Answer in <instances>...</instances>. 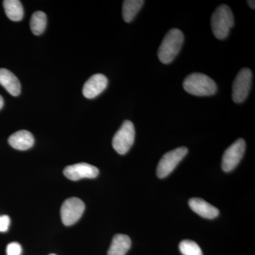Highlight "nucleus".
I'll use <instances>...</instances> for the list:
<instances>
[{
  "mask_svg": "<svg viewBox=\"0 0 255 255\" xmlns=\"http://www.w3.org/2000/svg\"><path fill=\"white\" fill-rule=\"evenodd\" d=\"M184 40V34L177 28H172L167 32L158 50V58L161 63H172L180 51Z\"/></svg>",
  "mask_w": 255,
  "mask_h": 255,
  "instance_id": "1",
  "label": "nucleus"
},
{
  "mask_svg": "<svg viewBox=\"0 0 255 255\" xmlns=\"http://www.w3.org/2000/svg\"><path fill=\"white\" fill-rule=\"evenodd\" d=\"M184 90L192 95L204 97L214 95L217 92L216 82L202 73H192L183 82Z\"/></svg>",
  "mask_w": 255,
  "mask_h": 255,
  "instance_id": "2",
  "label": "nucleus"
},
{
  "mask_svg": "<svg viewBox=\"0 0 255 255\" xmlns=\"http://www.w3.org/2000/svg\"><path fill=\"white\" fill-rule=\"evenodd\" d=\"M234 25V17L231 8L226 4H221L211 16V28L214 36L218 39L226 38L231 28Z\"/></svg>",
  "mask_w": 255,
  "mask_h": 255,
  "instance_id": "3",
  "label": "nucleus"
},
{
  "mask_svg": "<svg viewBox=\"0 0 255 255\" xmlns=\"http://www.w3.org/2000/svg\"><path fill=\"white\" fill-rule=\"evenodd\" d=\"M135 128L130 121H125L120 129L114 135L112 145L120 155L127 153L135 140Z\"/></svg>",
  "mask_w": 255,
  "mask_h": 255,
  "instance_id": "4",
  "label": "nucleus"
},
{
  "mask_svg": "<svg viewBox=\"0 0 255 255\" xmlns=\"http://www.w3.org/2000/svg\"><path fill=\"white\" fill-rule=\"evenodd\" d=\"M187 147H180L164 154L157 165V177L160 179L167 177L175 169L182 159L187 155Z\"/></svg>",
  "mask_w": 255,
  "mask_h": 255,
  "instance_id": "5",
  "label": "nucleus"
},
{
  "mask_svg": "<svg viewBox=\"0 0 255 255\" xmlns=\"http://www.w3.org/2000/svg\"><path fill=\"white\" fill-rule=\"evenodd\" d=\"M85 209V204L81 199L77 197L69 198L64 201L60 209V216L63 224L70 226L78 222Z\"/></svg>",
  "mask_w": 255,
  "mask_h": 255,
  "instance_id": "6",
  "label": "nucleus"
},
{
  "mask_svg": "<svg viewBox=\"0 0 255 255\" xmlns=\"http://www.w3.org/2000/svg\"><path fill=\"white\" fill-rule=\"evenodd\" d=\"M253 73L249 68L242 69L235 79L233 85V100L242 103L246 100L251 90Z\"/></svg>",
  "mask_w": 255,
  "mask_h": 255,
  "instance_id": "7",
  "label": "nucleus"
},
{
  "mask_svg": "<svg viewBox=\"0 0 255 255\" xmlns=\"http://www.w3.org/2000/svg\"><path fill=\"white\" fill-rule=\"evenodd\" d=\"M246 147L245 140L240 138L225 151L222 159V169L224 172H231L236 168L244 155Z\"/></svg>",
  "mask_w": 255,
  "mask_h": 255,
  "instance_id": "8",
  "label": "nucleus"
},
{
  "mask_svg": "<svg viewBox=\"0 0 255 255\" xmlns=\"http://www.w3.org/2000/svg\"><path fill=\"white\" fill-rule=\"evenodd\" d=\"M63 173L70 180L78 181L85 178L94 179L99 175L100 171L92 164L81 162L65 167Z\"/></svg>",
  "mask_w": 255,
  "mask_h": 255,
  "instance_id": "9",
  "label": "nucleus"
},
{
  "mask_svg": "<svg viewBox=\"0 0 255 255\" xmlns=\"http://www.w3.org/2000/svg\"><path fill=\"white\" fill-rule=\"evenodd\" d=\"M108 85V79L102 74H96L89 79L82 89L83 95L87 99H94L100 95Z\"/></svg>",
  "mask_w": 255,
  "mask_h": 255,
  "instance_id": "10",
  "label": "nucleus"
},
{
  "mask_svg": "<svg viewBox=\"0 0 255 255\" xmlns=\"http://www.w3.org/2000/svg\"><path fill=\"white\" fill-rule=\"evenodd\" d=\"M189 205L194 212L204 219H214L219 215L217 208L199 198L191 199L189 201Z\"/></svg>",
  "mask_w": 255,
  "mask_h": 255,
  "instance_id": "11",
  "label": "nucleus"
},
{
  "mask_svg": "<svg viewBox=\"0 0 255 255\" xmlns=\"http://www.w3.org/2000/svg\"><path fill=\"white\" fill-rule=\"evenodd\" d=\"M13 148L18 150H26L34 144V137L28 130H21L13 133L8 140Z\"/></svg>",
  "mask_w": 255,
  "mask_h": 255,
  "instance_id": "12",
  "label": "nucleus"
},
{
  "mask_svg": "<svg viewBox=\"0 0 255 255\" xmlns=\"http://www.w3.org/2000/svg\"><path fill=\"white\" fill-rule=\"evenodd\" d=\"M0 85L4 87L10 95L18 96L21 93V84L19 80L9 70L0 68Z\"/></svg>",
  "mask_w": 255,
  "mask_h": 255,
  "instance_id": "13",
  "label": "nucleus"
},
{
  "mask_svg": "<svg viewBox=\"0 0 255 255\" xmlns=\"http://www.w3.org/2000/svg\"><path fill=\"white\" fill-rule=\"evenodd\" d=\"M131 246L130 238L127 235L118 234L114 236L109 249L108 255H126Z\"/></svg>",
  "mask_w": 255,
  "mask_h": 255,
  "instance_id": "14",
  "label": "nucleus"
},
{
  "mask_svg": "<svg viewBox=\"0 0 255 255\" xmlns=\"http://www.w3.org/2000/svg\"><path fill=\"white\" fill-rule=\"evenodd\" d=\"M3 6L6 16L11 21H19L23 17V8L18 0H4Z\"/></svg>",
  "mask_w": 255,
  "mask_h": 255,
  "instance_id": "15",
  "label": "nucleus"
},
{
  "mask_svg": "<svg viewBox=\"0 0 255 255\" xmlns=\"http://www.w3.org/2000/svg\"><path fill=\"white\" fill-rule=\"evenodd\" d=\"M144 1L142 0H125L123 3V18L126 22L133 20L138 11L141 9Z\"/></svg>",
  "mask_w": 255,
  "mask_h": 255,
  "instance_id": "16",
  "label": "nucleus"
},
{
  "mask_svg": "<svg viewBox=\"0 0 255 255\" xmlns=\"http://www.w3.org/2000/svg\"><path fill=\"white\" fill-rule=\"evenodd\" d=\"M47 24V16L43 11H37L32 15L30 27L33 34L39 36L46 29Z\"/></svg>",
  "mask_w": 255,
  "mask_h": 255,
  "instance_id": "17",
  "label": "nucleus"
},
{
  "mask_svg": "<svg viewBox=\"0 0 255 255\" xmlns=\"http://www.w3.org/2000/svg\"><path fill=\"white\" fill-rule=\"evenodd\" d=\"M179 248L183 255H203L202 251L199 245L189 240L181 242Z\"/></svg>",
  "mask_w": 255,
  "mask_h": 255,
  "instance_id": "18",
  "label": "nucleus"
},
{
  "mask_svg": "<svg viewBox=\"0 0 255 255\" xmlns=\"http://www.w3.org/2000/svg\"><path fill=\"white\" fill-rule=\"evenodd\" d=\"M22 253V248L19 243H9L6 246V255H21Z\"/></svg>",
  "mask_w": 255,
  "mask_h": 255,
  "instance_id": "19",
  "label": "nucleus"
},
{
  "mask_svg": "<svg viewBox=\"0 0 255 255\" xmlns=\"http://www.w3.org/2000/svg\"><path fill=\"white\" fill-rule=\"evenodd\" d=\"M11 220L9 216L6 215H3L0 216V232H6L9 229Z\"/></svg>",
  "mask_w": 255,
  "mask_h": 255,
  "instance_id": "20",
  "label": "nucleus"
},
{
  "mask_svg": "<svg viewBox=\"0 0 255 255\" xmlns=\"http://www.w3.org/2000/svg\"><path fill=\"white\" fill-rule=\"evenodd\" d=\"M248 2V5H249L253 9H255V1H247Z\"/></svg>",
  "mask_w": 255,
  "mask_h": 255,
  "instance_id": "21",
  "label": "nucleus"
},
{
  "mask_svg": "<svg viewBox=\"0 0 255 255\" xmlns=\"http://www.w3.org/2000/svg\"><path fill=\"white\" fill-rule=\"evenodd\" d=\"M3 106H4V100H3L2 97L0 95V110H1Z\"/></svg>",
  "mask_w": 255,
  "mask_h": 255,
  "instance_id": "22",
  "label": "nucleus"
},
{
  "mask_svg": "<svg viewBox=\"0 0 255 255\" xmlns=\"http://www.w3.org/2000/svg\"><path fill=\"white\" fill-rule=\"evenodd\" d=\"M49 255H55V254H50Z\"/></svg>",
  "mask_w": 255,
  "mask_h": 255,
  "instance_id": "23",
  "label": "nucleus"
}]
</instances>
